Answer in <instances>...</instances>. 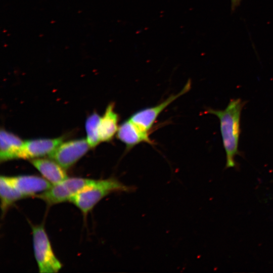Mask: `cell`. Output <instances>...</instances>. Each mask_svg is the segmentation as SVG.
Listing matches in <instances>:
<instances>
[{
    "label": "cell",
    "instance_id": "6da1fadb",
    "mask_svg": "<svg viewBox=\"0 0 273 273\" xmlns=\"http://www.w3.org/2000/svg\"><path fill=\"white\" fill-rule=\"evenodd\" d=\"M245 103L240 99H231L224 110L208 108L206 111L219 119L223 146L226 153L225 169L238 167L235 157L240 154L238 150L240 118Z\"/></svg>",
    "mask_w": 273,
    "mask_h": 273
},
{
    "label": "cell",
    "instance_id": "7a4b0ae2",
    "mask_svg": "<svg viewBox=\"0 0 273 273\" xmlns=\"http://www.w3.org/2000/svg\"><path fill=\"white\" fill-rule=\"evenodd\" d=\"M133 186H127L114 178L94 180L74 195L70 202L75 205L84 216L95 207L103 198L111 193L116 192H130L134 191Z\"/></svg>",
    "mask_w": 273,
    "mask_h": 273
},
{
    "label": "cell",
    "instance_id": "3957f363",
    "mask_svg": "<svg viewBox=\"0 0 273 273\" xmlns=\"http://www.w3.org/2000/svg\"><path fill=\"white\" fill-rule=\"evenodd\" d=\"M34 253L39 271L54 273L59 271L62 265L55 256L43 225L32 228Z\"/></svg>",
    "mask_w": 273,
    "mask_h": 273
},
{
    "label": "cell",
    "instance_id": "277c9868",
    "mask_svg": "<svg viewBox=\"0 0 273 273\" xmlns=\"http://www.w3.org/2000/svg\"><path fill=\"white\" fill-rule=\"evenodd\" d=\"M94 180L82 177H67L60 183L53 185L49 190L36 196L49 205L69 201Z\"/></svg>",
    "mask_w": 273,
    "mask_h": 273
},
{
    "label": "cell",
    "instance_id": "5b68a950",
    "mask_svg": "<svg viewBox=\"0 0 273 273\" xmlns=\"http://www.w3.org/2000/svg\"><path fill=\"white\" fill-rule=\"evenodd\" d=\"M191 87V81L188 80L178 94L171 95L156 106L147 107L134 112L129 118L142 129L149 131L160 114L174 100L189 91Z\"/></svg>",
    "mask_w": 273,
    "mask_h": 273
},
{
    "label": "cell",
    "instance_id": "8992f818",
    "mask_svg": "<svg viewBox=\"0 0 273 273\" xmlns=\"http://www.w3.org/2000/svg\"><path fill=\"white\" fill-rule=\"evenodd\" d=\"M88 149L87 140L70 141L60 145L49 157L65 169H68L80 159Z\"/></svg>",
    "mask_w": 273,
    "mask_h": 273
},
{
    "label": "cell",
    "instance_id": "52a82bcc",
    "mask_svg": "<svg viewBox=\"0 0 273 273\" xmlns=\"http://www.w3.org/2000/svg\"><path fill=\"white\" fill-rule=\"evenodd\" d=\"M117 138L125 145L126 151L130 150L141 143L153 144L149 131L142 129L129 118L119 126Z\"/></svg>",
    "mask_w": 273,
    "mask_h": 273
},
{
    "label": "cell",
    "instance_id": "ba28073f",
    "mask_svg": "<svg viewBox=\"0 0 273 273\" xmlns=\"http://www.w3.org/2000/svg\"><path fill=\"white\" fill-rule=\"evenodd\" d=\"M12 185L25 197L36 196L53 185L46 178L36 175L8 176Z\"/></svg>",
    "mask_w": 273,
    "mask_h": 273
},
{
    "label": "cell",
    "instance_id": "9c48e42d",
    "mask_svg": "<svg viewBox=\"0 0 273 273\" xmlns=\"http://www.w3.org/2000/svg\"><path fill=\"white\" fill-rule=\"evenodd\" d=\"M63 141L62 137L27 141L24 143L19 158L35 159L50 155L62 143Z\"/></svg>",
    "mask_w": 273,
    "mask_h": 273
},
{
    "label": "cell",
    "instance_id": "30bf717a",
    "mask_svg": "<svg viewBox=\"0 0 273 273\" xmlns=\"http://www.w3.org/2000/svg\"><path fill=\"white\" fill-rule=\"evenodd\" d=\"M31 163L52 185L59 183L68 177L65 169L53 159L36 158L33 159Z\"/></svg>",
    "mask_w": 273,
    "mask_h": 273
},
{
    "label": "cell",
    "instance_id": "8fae6325",
    "mask_svg": "<svg viewBox=\"0 0 273 273\" xmlns=\"http://www.w3.org/2000/svg\"><path fill=\"white\" fill-rule=\"evenodd\" d=\"M0 159L5 161L19 158L24 143L17 135L4 129L0 134Z\"/></svg>",
    "mask_w": 273,
    "mask_h": 273
},
{
    "label": "cell",
    "instance_id": "7c38bea8",
    "mask_svg": "<svg viewBox=\"0 0 273 273\" xmlns=\"http://www.w3.org/2000/svg\"><path fill=\"white\" fill-rule=\"evenodd\" d=\"M119 116L114 110V104L107 107L99 124V135L101 142H109L117 133L118 129Z\"/></svg>",
    "mask_w": 273,
    "mask_h": 273
},
{
    "label": "cell",
    "instance_id": "4fadbf2b",
    "mask_svg": "<svg viewBox=\"0 0 273 273\" xmlns=\"http://www.w3.org/2000/svg\"><path fill=\"white\" fill-rule=\"evenodd\" d=\"M0 197L1 209L4 214L14 203L25 198L6 176H1L0 178Z\"/></svg>",
    "mask_w": 273,
    "mask_h": 273
},
{
    "label": "cell",
    "instance_id": "5bb4252c",
    "mask_svg": "<svg viewBox=\"0 0 273 273\" xmlns=\"http://www.w3.org/2000/svg\"><path fill=\"white\" fill-rule=\"evenodd\" d=\"M101 117L95 112L88 117L85 122L87 142L90 147H96L100 142L99 124Z\"/></svg>",
    "mask_w": 273,
    "mask_h": 273
},
{
    "label": "cell",
    "instance_id": "9a60e30c",
    "mask_svg": "<svg viewBox=\"0 0 273 273\" xmlns=\"http://www.w3.org/2000/svg\"><path fill=\"white\" fill-rule=\"evenodd\" d=\"M232 1L233 2V3H236L238 1V0H232Z\"/></svg>",
    "mask_w": 273,
    "mask_h": 273
}]
</instances>
